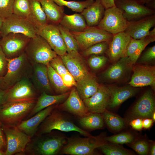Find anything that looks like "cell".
<instances>
[{
  "instance_id": "4",
  "label": "cell",
  "mask_w": 155,
  "mask_h": 155,
  "mask_svg": "<svg viewBox=\"0 0 155 155\" xmlns=\"http://www.w3.org/2000/svg\"><path fill=\"white\" fill-rule=\"evenodd\" d=\"M101 135H92L86 137H67V142L60 153L70 155H92L94 150L106 142Z\"/></svg>"
},
{
  "instance_id": "2",
  "label": "cell",
  "mask_w": 155,
  "mask_h": 155,
  "mask_svg": "<svg viewBox=\"0 0 155 155\" xmlns=\"http://www.w3.org/2000/svg\"><path fill=\"white\" fill-rule=\"evenodd\" d=\"M56 107L45 118L38 128L35 136L49 133L53 130L64 132L75 131L85 137L92 135L76 125Z\"/></svg>"
},
{
  "instance_id": "46",
  "label": "cell",
  "mask_w": 155,
  "mask_h": 155,
  "mask_svg": "<svg viewBox=\"0 0 155 155\" xmlns=\"http://www.w3.org/2000/svg\"><path fill=\"white\" fill-rule=\"evenodd\" d=\"M138 63H146L154 61L155 60V45L148 48L138 59Z\"/></svg>"
},
{
  "instance_id": "43",
  "label": "cell",
  "mask_w": 155,
  "mask_h": 155,
  "mask_svg": "<svg viewBox=\"0 0 155 155\" xmlns=\"http://www.w3.org/2000/svg\"><path fill=\"white\" fill-rule=\"evenodd\" d=\"M14 0H0V17L4 19L13 14Z\"/></svg>"
},
{
  "instance_id": "27",
  "label": "cell",
  "mask_w": 155,
  "mask_h": 155,
  "mask_svg": "<svg viewBox=\"0 0 155 155\" xmlns=\"http://www.w3.org/2000/svg\"><path fill=\"white\" fill-rule=\"evenodd\" d=\"M70 92L57 95H51L45 92L41 93L36 100V104L28 118L32 117L36 113L44 108L53 104H58L65 100Z\"/></svg>"
},
{
  "instance_id": "5",
  "label": "cell",
  "mask_w": 155,
  "mask_h": 155,
  "mask_svg": "<svg viewBox=\"0 0 155 155\" xmlns=\"http://www.w3.org/2000/svg\"><path fill=\"white\" fill-rule=\"evenodd\" d=\"M24 52L32 65L37 63L47 65L50 61L57 55L46 40L37 34L30 38Z\"/></svg>"
},
{
  "instance_id": "17",
  "label": "cell",
  "mask_w": 155,
  "mask_h": 155,
  "mask_svg": "<svg viewBox=\"0 0 155 155\" xmlns=\"http://www.w3.org/2000/svg\"><path fill=\"white\" fill-rule=\"evenodd\" d=\"M110 98V92L107 86L100 84L95 93L83 101L90 113L102 114L108 108Z\"/></svg>"
},
{
  "instance_id": "54",
  "label": "cell",
  "mask_w": 155,
  "mask_h": 155,
  "mask_svg": "<svg viewBox=\"0 0 155 155\" xmlns=\"http://www.w3.org/2000/svg\"><path fill=\"white\" fill-rule=\"evenodd\" d=\"M153 120L150 118H145L142 120L143 127L145 129L149 128L152 126Z\"/></svg>"
},
{
  "instance_id": "45",
  "label": "cell",
  "mask_w": 155,
  "mask_h": 155,
  "mask_svg": "<svg viewBox=\"0 0 155 155\" xmlns=\"http://www.w3.org/2000/svg\"><path fill=\"white\" fill-rule=\"evenodd\" d=\"M130 144L131 147L139 154L145 155L148 153L149 145L146 140H139L134 141Z\"/></svg>"
},
{
  "instance_id": "31",
  "label": "cell",
  "mask_w": 155,
  "mask_h": 155,
  "mask_svg": "<svg viewBox=\"0 0 155 155\" xmlns=\"http://www.w3.org/2000/svg\"><path fill=\"white\" fill-rule=\"evenodd\" d=\"M30 13L29 21L35 29L40 28L48 24L46 17L38 0H29Z\"/></svg>"
},
{
  "instance_id": "16",
  "label": "cell",
  "mask_w": 155,
  "mask_h": 155,
  "mask_svg": "<svg viewBox=\"0 0 155 155\" xmlns=\"http://www.w3.org/2000/svg\"><path fill=\"white\" fill-rule=\"evenodd\" d=\"M155 102L152 90L146 91L135 104L129 114V119L152 118L155 112Z\"/></svg>"
},
{
  "instance_id": "55",
  "label": "cell",
  "mask_w": 155,
  "mask_h": 155,
  "mask_svg": "<svg viewBox=\"0 0 155 155\" xmlns=\"http://www.w3.org/2000/svg\"><path fill=\"white\" fill-rule=\"evenodd\" d=\"M0 88L6 90L8 89L3 81V77H0Z\"/></svg>"
},
{
  "instance_id": "29",
  "label": "cell",
  "mask_w": 155,
  "mask_h": 155,
  "mask_svg": "<svg viewBox=\"0 0 155 155\" xmlns=\"http://www.w3.org/2000/svg\"><path fill=\"white\" fill-rule=\"evenodd\" d=\"M45 13L48 24L58 25L65 13L64 6H60L52 0H38Z\"/></svg>"
},
{
  "instance_id": "42",
  "label": "cell",
  "mask_w": 155,
  "mask_h": 155,
  "mask_svg": "<svg viewBox=\"0 0 155 155\" xmlns=\"http://www.w3.org/2000/svg\"><path fill=\"white\" fill-rule=\"evenodd\" d=\"M88 59V63L93 70H98L102 67L106 63L108 59L102 55H92Z\"/></svg>"
},
{
  "instance_id": "12",
  "label": "cell",
  "mask_w": 155,
  "mask_h": 155,
  "mask_svg": "<svg viewBox=\"0 0 155 155\" xmlns=\"http://www.w3.org/2000/svg\"><path fill=\"white\" fill-rule=\"evenodd\" d=\"M114 3L128 22L155 14V10L150 9L137 0H114Z\"/></svg>"
},
{
  "instance_id": "39",
  "label": "cell",
  "mask_w": 155,
  "mask_h": 155,
  "mask_svg": "<svg viewBox=\"0 0 155 155\" xmlns=\"http://www.w3.org/2000/svg\"><path fill=\"white\" fill-rule=\"evenodd\" d=\"M30 13L29 0H14L13 14L29 20Z\"/></svg>"
},
{
  "instance_id": "3",
  "label": "cell",
  "mask_w": 155,
  "mask_h": 155,
  "mask_svg": "<svg viewBox=\"0 0 155 155\" xmlns=\"http://www.w3.org/2000/svg\"><path fill=\"white\" fill-rule=\"evenodd\" d=\"M36 101H7L0 107V121L3 125L16 126L30 114Z\"/></svg>"
},
{
  "instance_id": "1",
  "label": "cell",
  "mask_w": 155,
  "mask_h": 155,
  "mask_svg": "<svg viewBox=\"0 0 155 155\" xmlns=\"http://www.w3.org/2000/svg\"><path fill=\"white\" fill-rule=\"evenodd\" d=\"M35 136L26 146L24 155H57L67 142V137L61 134L51 132Z\"/></svg>"
},
{
  "instance_id": "60",
  "label": "cell",
  "mask_w": 155,
  "mask_h": 155,
  "mask_svg": "<svg viewBox=\"0 0 155 155\" xmlns=\"http://www.w3.org/2000/svg\"><path fill=\"white\" fill-rule=\"evenodd\" d=\"M2 36H1V35L0 33V39H1V38Z\"/></svg>"
},
{
  "instance_id": "32",
  "label": "cell",
  "mask_w": 155,
  "mask_h": 155,
  "mask_svg": "<svg viewBox=\"0 0 155 155\" xmlns=\"http://www.w3.org/2000/svg\"><path fill=\"white\" fill-rule=\"evenodd\" d=\"M59 24L70 31L75 32L82 31L87 27L83 16L77 13L70 15L65 14Z\"/></svg>"
},
{
  "instance_id": "57",
  "label": "cell",
  "mask_w": 155,
  "mask_h": 155,
  "mask_svg": "<svg viewBox=\"0 0 155 155\" xmlns=\"http://www.w3.org/2000/svg\"><path fill=\"white\" fill-rule=\"evenodd\" d=\"M4 19L0 17V29L2 26Z\"/></svg>"
},
{
  "instance_id": "23",
  "label": "cell",
  "mask_w": 155,
  "mask_h": 155,
  "mask_svg": "<svg viewBox=\"0 0 155 155\" xmlns=\"http://www.w3.org/2000/svg\"><path fill=\"white\" fill-rule=\"evenodd\" d=\"M57 105L53 104L44 108L28 119L23 120L16 126L31 138L33 137L40 124Z\"/></svg>"
},
{
  "instance_id": "36",
  "label": "cell",
  "mask_w": 155,
  "mask_h": 155,
  "mask_svg": "<svg viewBox=\"0 0 155 155\" xmlns=\"http://www.w3.org/2000/svg\"><path fill=\"white\" fill-rule=\"evenodd\" d=\"M58 26L66 46L67 53L79 52L78 45L70 30L60 24Z\"/></svg>"
},
{
  "instance_id": "37",
  "label": "cell",
  "mask_w": 155,
  "mask_h": 155,
  "mask_svg": "<svg viewBox=\"0 0 155 155\" xmlns=\"http://www.w3.org/2000/svg\"><path fill=\"white\" fill-rule=\"evenodd\" d=\"M58 5L67 7L72 11L81 13L95 1L94 0H86L82 1H67L65 0H52Z\"/></svg>"
},
{
  "instance_id": "35",
  "label": "cell",
  "mask_w": 155,
  "mask_h": 155,
  "mask_svg": "<svg viewBox=\"0 0 155 155\" xmlns=\"http://www.w3.org/2000/svg\"><path fill=\"white\" fill-rule=\"evenodd\" d=\"M102 115L104 122L112 130L119 131L124 128L125 122L123 118L106 109Z\"/></svg>"
},
{
  "instance_id": "19",
  "label": "cell",
  "mask_w": 155,
  "mask_h": 155,
  "mask_svg": "<svg viewBox=\"0 0 155 155\" xmlns=\"http://www.w3.org/2000/svg\"><path fill=\"white\" fill-rule=\"evenodd\" d=\"M60 56L68 71L76 82L89 73L79 52L67 53Z\"/></svg>"
},
{
  "instance_id": "11",
  "label": "cell",
  "mask_w": 155,
  "mask_h": 155,
  "mask_svg": "<svg viewBox=\"0 0 155 155\" xmlns=\"http://www.w3.org/2000/svg\"><path fill=\"white\" fill-rule=\"evenodd\" d=\"M10 33L23 34L30 38L36 35L35 28L31 22L14 14L4 19L0 29L2 37Z\"/></svg>"
},
{
  "instance_id": "58",
  "label": "cell",
  "mask_w": 155,
  "mask_h": 155,
  "mask_svg": "<svg viewBox=\"0 0 155 155\" xmlns=\"http://www.w3.org/2000/svg\"><path fill=\"white\" fill-rule=\"evenodd\" d=\"M0 155H5V152L0 148Z\"/></svg>"
},
{
  "instance_id": "30",
  "label": "cell",
  "mask_w": 155,
  "mask_h": 155,
  "mask_svg": "<svg viewBox=\"0 0 155 155\" xmlns=\"http://www.w3.org/2000/svg\"><path fill=\"white\" fill-rule=\"evenodd\" d=\"M75 88L82 100L88 98L97 91L100 84L90 73L76 82Z\"/></svg>"
},
{
  "instance_id": "14",
  "label": "cell",
  "mask_w": 155,
  "mask_h": 155,
  "mask_svg": "<svg viewBox=\"0 0 155 155\" xmlns=\"http://www.w3.org/2000/svg\"><path fill=\"white\" fill-rule=\"evenodd\" d=\"M35 31L36 34L46 40L58 55L62 56L67 53L66 46L58 25L48 24Z\"/></svg>"
},
{
  "instance_id": "51",
  "label": "cell",
  "mask_w": 155,
  "mask_h": 155,
  "mask_svg": "<svg viewBox=\"0 0 155 155\" xmlns=\"http://www.w3.org/2000/svg\"><path fill=\"white\" fill-rule=\"evenodd\" d=\"M148 8L155 10V0H137Z\"/></svg>"
},
{
  "instance_id": "18",
  "label": "cell",
  "mask_w": 155,
  "mask_h": 155,
  "mask_svg": "<svg viewBox=\"0 0 155 155\" xmlns=\"http://www.w3.org/2000/svg\"><path fill=\"white\" fill-rule=\"evenodd\" d=\"M132 38L124 32L113 35L105 53L111 61L115 62L126 56L128 46Z\"/></svg>"
},
{
  "instance_id": "44",
  "label": "cell",
  "mask_w": 155,
  "mask_h": 155,
  "mask_svg": "<svg viewBox=\"0 0 155 155\" xmlns=\"http://www.w3.org/2000/svg\"><path fill=\"white\" fill-rule=\"evenodd\" d=\"M49 64L61 76L69 72L60 56L57 55L53 59Z\"/></svg>"
},
{
  "instance_id": "21",
  "label": "cell",
  "mask_w": 155,
  "mask_h": 155,
  "mask_svg": "<svg viewBox=\"0 0 155 155\" xmlns=\"http://www.w3.org/2000/svg\"><path fill=\"white\" fill-rule=\"evenodd\" d=\"M32 66V72L30 79L39 93L45 92L48 94L54 95L49 81L47 65L37 63Z\"/></svg>"
},
{
  "instance_id": "26",
  "label": "cell",
  "mask_w": 155,
  "mask_h": 155,
  "mask_svg": "<svg viewBox=\"0 0 155 155\" xmlns=\"http://www.w3.org/2000/svg\"><path fill=\"white\" fill-rule=\"evenodd\" d=\"M155 41V27L144 37L140 39L132 38L128 46L126 56H128L134 65L146 47Z\"/></svg>"
},
{
  "instance_id": "34",
  "label": "cell",
  "mask_w": 155,
  "mask_h": 155,
  "mask_svg": "<svg viewBox=\"0 0 155 155\" xmlns=\"http://www.w3.org/2000/svg\"><path fill=\"white\" fill-rule=\"evenodd\" d=\"M47 67L49 82L54 92L60 94L67 92L69 88L64 85L61 76L49 64Z\"/></svg>"
},
{
  "instance_id": "15",
  "label": "cell",
  "mask_w": 155,
  "mask_h": 155,
  "mask_svg": "<svg viewBox=\"0 0 155 155\" xmlns=\"http://www.w3.org/2000/svg\"><path fill=\"white\" fill-rule=\"evenodd\" d=\"M133 73L129 85L135 88L150 86L155 88V67L140 64L133 65Z\"/></svg>"
},
{
  "instance_id": "47",
  "label": "cell",
  "mask_w": 155,
  "mask_h": 155,
  "mask_svg": "<svg viewBox=\"0 0 155 155\" xmlns=\"http://www.w3.org/2000/svg\"><path fill=\"white\" fill-rule=\"evenodd\" d=\"M8 61L0 46V77L6 74L8 68Z\"/></svg>"
},
{
  "instance_id": "53",
  "label": "cell",
  "mask_w": 155,
  "mask_h": 155,
  "mask_svg": "<svg viewBox=\"0 0 155 155\" xmlns=\"http://www.w3.org/2000/svg\"><path fill=\"white\" fill-rule=\"evenodd\" d=\"M105 9L115 6L114 0H100Z\"/></svg>"
},
{
  "instance_id": "52",
  "label": "cell",
  "mask_w": 155,
  "mask_h": 155,
  "mask_svg": "<svg viewBox=\"0 0 155 155\" xmlns=\"http://www.w3.org/2000/svg\"><path fill=\"white\" fill-rule=\"evenodd\" d=\"M7 90L0 88V107L7 102Z\"/></svg>"
},
{
  "instance_id": "56",
  "label": "cell",
  "mask_w": 155,
  "mask_h": 155,
  "mask_svg": "<svg viewBox=\"0 0 155 155\" xmlns=\"http://www.w3.org/2000/svg\"><path fill=\"white\" fill-rule=\"evenodd\" d=\"M150 153L151 155L155 154V145L154 143L152 144L150 147Z\"/></svg>"
},
{
  "instance_id": "7",
  "label": "cell",
  "mask_w": 155,
  "mask_h": 155,
  "mask_svg": "<svg viewBox=\"0 0 155 155\" xmlns=\"http://www.w3.org/2000/svg\"><path fill=\"white\" fill-rule=\"evenodd\" d=\"M1 127L6 138L5 155L24 154L26 146L31 138L16 126L2 124Z\"/></svg>"
},
{
  "instance_id": "6",
  "label": "cell",
  "mask_w": 155,
  "mask_h": 155,
  "mask_svg": "<svg viewBox=\"0 0 155 155\" xmlns=\"http://www.w3.org/2000/svg\"><path fill=\"white\" fill-rule=\"evenodd\" d=\"M7 60V69L3 79L8 88L23 79L30 78L32 66L24 52L17 57Z\"/></svg>"
},
{
  "instance_id": "20",
  "label": "cell",
  "mask_w": 155,
  "mask_h": 155,
  "mask_svg": "<svg viewBox=\"0 0 155 155\" xmlns=\"http://www.w3.org/2000/svg\"><path fill=\"white\" fill-rule=\"evenodd\" d=\"M61 111L70 113L80 118L88 115L90 113L80 97L75 87H73L63 103L57 107Z\"/></svg>"
},
{
  "instance_id": "41",
  "label": "cell",
  "mask_w": 155,
  "mask_h": 155,
  "mask_svg": "<svg viewBox=\"0 0 155 155\" xmlns=\"http://www.w3.org/2000/svg\"><path fill=\"white\" fill-rule=\"evenodd\" d=\"M109 43L107 42H102L94 44L82 51V55L84 57L92 55H102L106 53Z\"/></svg>"
},
{
  "instance_id": "22",
  "label": "cell",
  "mask_w": 155,
  "mask_h": 155,
  "mask_svg": "<svg viewBox=\"0 0 155 155\" xmlns=\"http://www.w3.org/2000/svg\"><path fill=\"white\" fill-rule=\"evenodd\" d=\"M155 26V14L136 20L128 22L124 32L133 38L140 39L146 36L150 29Z\"/></svg>"
},
{
  "instance_id": "13",
  "label": "cell",
  "mask_w": 155,
  "mask_h": 155,
  "mask_svg": "<svg viewBox=\"0 0 155 155\" xmlns=\"http://www.w3.org/2000/svg\"><path fill=\"white\" fill-rule=\"evenodd\" d=\"M39 95L30 79L25 78L7 90V101L36 100Z\"/></svg>"
},
{
  "instance_id": "33",
  "label": "cell",
  "mask_w": 155,
  "mask_h": 155,
  "mask_svg": "<svg viewBox=\"0 0 155 155\" xmlns=\"http://www.w3.org/2000/svg\"><path fill=\"white\" fill-rule=\"evenodd\" d=\"M79 122L84 128L94 130L102 128L104 121L102 114L90 113L88 115L80 118Z\"/></svg>"
},
{
  "instance_id": "40",
  "label": "cell",
  "mask_w": 155,
  "mask_h": 155,
  "mask_svg": "<svg viewBox=\"0 0 155 155\" xmlns=\"http://www.w3.org/2000/svg\"><path fill=\"white\" fill-rule=\"evenodd\" d=\"M104 139L106 142L117 144H130L135 141L134 136L129 132L105 137Z\"/></svg>"
},
{
  "instance_id": "9",
  "label": "cell",
  "mask_w": 155,
  "mask_h": 155,
  "mask_svg": "<svg viewBox=\"0 0 155 155\" xmlns=\"http://www.w3.org/2000/svg\"><path fill=\"white\" fill-rule=\"evenodd\" d=\"M128 22L115 6L105 9L104 17L96 26L113 35L124 32Z\"/></svg>"
},
{
  "instance_id": "48",
  "label": "cell",
  "mask_w": 155,
  "mask_h": 155,
  "mask_svg": "<svg viewBox=\"0 0 155 155\" xmlns=\"http://www.w3.org/2000/svg\"><path fill=\"white\" fill-rule=\"evenodd\" d=\"M61 77L64 85L67 87L70 88L72 87L76 86V81L69 72L63 75Z\"/></svg>"
},
{
  "instance_id": "24",
  "label": "cell",
  "mask_w": 155,
  "mask_h": 155,
  "mask_svg": "<svg viewBox=\"0 0 155 155\" xmlns=\"http://www.w3.org/2000/svg\"><path fill=\"white\" fill-rule=\"evenodd\" d=\"M133 65L128 56L121 57L108 68L102 75L110 82H117L132 70Z\"/></svg>"
},
{
  "instance_id": "25",
  "label": "cell",
  "mask_w": 155,
  "mask_h": 155,
  "mask_svg": "<svg viewBox=\"0 0 155 155\" xmlns=\"http://www.w3.org/2000/svg\"><path fill=\"white\" fill-rule=\"evenodd\" d=\"M110 92L111 98L108 108H117L128 99L134 96L138 92V89L129 85L118 86L113 85L107 86Z\"/></svg>"
},
{
  "instance_id": "28",
  "label": "cell",
  "mask_w": 155,
  "mask_h": 155,
  "mask_svg": "<svg viewBox=\"0 0 155 155\" xmlns=\"http://www.w3.org/2000/svg\"><path fill=\"white\" fill-rule=\"evenodd\" d=\"M105 9L100 0H96L81 13L85 18L87 27H96L103 18Z\"/></svg>"
},
{
  "instance_id": "38",
  "label": "cell",
  "mask_w": 155,
  "mask_h": 155,
  "mask_svg": "<svg viewBox=\"0 0 155 155\" xmlns=\"http://www.w3.org/2000/svg\"><path fill=\"white\" fill-rule=\"evenodd\" d=\"M106 155H130L133 153L117 144L106 142L98 148Z\"/></svg>"
},
{
  "instance_id": "8",
  "label": "cell",
  "mask_w": 155,
  "mask_h": 155,
  "mask_svg": "<svg viewBox=\"0 0 155 155\" xmlns=\"http://www.w3.org/2000/svg\"><path fill=\"white\" fill-rule=\"evenodd\" d=\"M70 31L78 44L79 50L82 51L99 42H110L113 35L96 26L87 27L84 30L80 32Z\"/></svg>"
},
{
  "instance_id": "50",
  "label": "cell",
  "mask_w": 155,
  "mask_h": 155,
  "mask_svg": "<svg viewBox=\"0 0 155 155\" xmlns=\"http://www.w3.org/2000/svg\"><path fill=\"white\" fill-rule=\"evenodd\" d=\"M2 124V123L0 121V148L5 152L7 147V143L3 136V132L1 127Z\"/></svg>"
},
{
  "instance_id": "10",
  "label": "cell",
  "mask_w": 155,
  "mask_h": 155,
  "mask_svg": "<svg viewBox=\"0 0 155 155\" xmlns=\"http://www.w3.org/2000/svg\"><path fill=\"white\" fill-rule=\"evenodd\" d=\"M30 38L23 34L10 33L1 37L0 46L7 59H13L24 52Z\"/></svg>"
},
{
  "instance_id": "59",
  "label": "cell",
  "mask_w": 155,
  "mask_h": 155,
  "mask_svg": "<svg viewBox=\"0 0 155 155\" xmlns=\"http://www.w3.org/2000/svg\"><path fill=\"white\" fill-rule=\"evenodd\" d=\"M155 112L153 113L152 114V119L153 120V121H154L155 120Z\"/></svg>"
},
{
  "instance_id": "49",
  "label": "cell",
  "mask_w": 155,
  "mask_h": 155,
  "mask_svg": "<svg viewBox=\"0 0 155 155\" xmlns=\"http://www.w3.org/2000/svg\"><path fill=\"white\" fill-rule=\"evenodd\" d=\"M142 120V119L140 118L134 119L131 120L129 125L134 129L140 130L143 128Z\"/></svg>"
}]
</instances>
